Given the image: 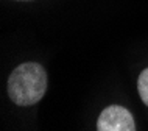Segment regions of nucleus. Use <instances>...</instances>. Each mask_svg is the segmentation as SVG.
Here are the masks:
<instances>
[{"mask_svg":"<svg viewBox=\"0 0 148 131\" xmlns=\"http://www.w3.org/2000/svg\"><path fill=\"white\" fill-rule=\"evenodd\" d=\"M21 2H28V0H21Z\"/></svg>","mask_w":148,"mask_h":131,"instance_id":"4","label":"nucleus"},{"mask_svg":"<svg viewBox=\"0 0 148 131\" xmlns=\"http://www.w3.org/2000/svg\"><path fill=\"white\" fill-rule=\"evenodd\" d=\"M47 92V72L38 62H23L8 78V95L17 106L36 105Z\"/></svg>","mask_w":148,"mask_h":131,"instance_id":"1","label":"nucleus"},{"mask_svg":"<svg viewBox=\"0 0 148 131\" xmlns=\"http://www.w3.org/2000/svg\"><path fill=\"white\" fill-rule=\"evenodd\" d=\"M97 131H136V122L126 108L111 105L98 116Z\"/></svg>","mask_w":148,"mask_h":131,"instance_id":"2","label":"nucleus"},{"mask_svg":"<svg viewBox=\"0 0 148 131\" xmlns=\"http://www.w3.org/2000/svg\"><path fill=\"white\" fill-rule=\"evenodd\" d=\"M137 91H139V95H140L142 102L145 103L147 108H148V67L145 70H142V73L139 75Z\"/></svg>","mask_w":148,"mask_h":131,"instance_id":"3","label":"nucleus"}]
</instances>
